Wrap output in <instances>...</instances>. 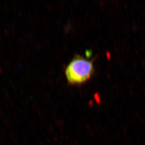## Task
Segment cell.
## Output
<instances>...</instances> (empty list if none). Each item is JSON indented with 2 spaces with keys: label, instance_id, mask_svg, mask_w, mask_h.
Returning a JSON list of instances; mask_svg holds the SVG:
<instances>
[{
  "label": "cell",
  "instance_id": "6da1fadb",
  "mask_svg": "<svg viewBox=\"0 0 145 145\" xmlns=\"http://www.w3.org/2000/svg\"><path fill=\"white\" fill-rule=\"evenodd\" d=\"M94 72L92 61L80 56H75L65 70L66 78L69 83L77 85L86 82Z\"/></svg>",
  "mask_w": 145,
  "mask_h": 145
}]
</instances>
